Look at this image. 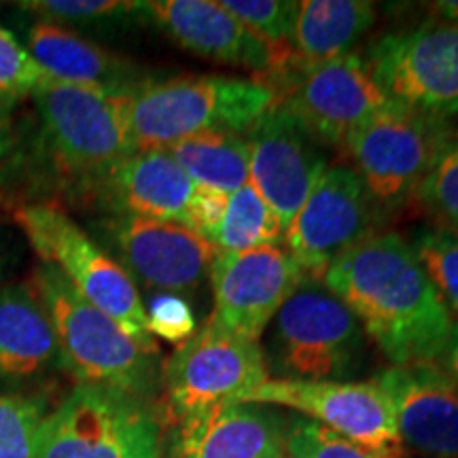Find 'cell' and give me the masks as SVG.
<instances>
[{
    "label": "cell",
    "instance_id": "cell-1",
    "mask_svg": "<svg viewBox=\"0 0 458 458\" xmlns=\"http://www.w3.org/2000/svg\"><path fill=\"white\" fill-rule=\"evenodd\" d=\"M351 308L369 342L393 365L437 360L454 327L408 238L376 233L320 280Z\"/></svg>",
    "mask_w": 458,
    "mask_h": 458
},
{
    "label": "cell",
    "instance_id": "cell-2",
    "mask_svg": "<svg viewBox=\"0 0 458 458\" xmlns=\"http://www.w3.org/2000/svg\"><path fill=\"white\" fill-rule=\"evenodd\" d=\"M125 96L51 79L32 94L38 117L32 157L45 181L68 199L83 202L102 174L134 153Z\"/></svg>",
    "mask_w": 458,
    "mask_h": 458
},
{
    "label": "cell",
    "instance_id": "cell-3",
    "mask_svg": "<svg viewBox=\"0 0 458 458\" xmlns=\"http://www.w3.org/2000/svg\"><path fill=\"white\" fill-rule=\"evenodd\" d=\"M128 130L136 151H165L208 131L246 134L278 105L259 79L198 74L145 79L128 91Z\"/></svg>",
    "mask_w": 458,
    "mask_h": 458
},
{
    "label": "cell",
    "instance_id": "cell-4",
    "mask_svg": "<svg viewBox=\"0 0 458 458\" xmlns=\"http://www.w3.org/2000/svg\"><path fill=\"white\" fill-rule=\"evenodd\" d=\"M54 325L66 369L77 385L108 388L151 401L162 388L159 354L148 352L111 317L83 300L49 263L28 280Z\"/></svg>",
    "mask_w": 458,
    "mask_h": 458
},
{
    "label": "cell",
    "instance_id": "cell-5",
    "mask_svg": "<svg viewBox=\"0 0 458 458\" xmlns=\"http://www.w3.org/2000/svg\"><path fill=\"white\" fill-rule=\"evenodd\" d=\"M267 369L278 380L351 382L363 369L369 337L351 308L306 278L266 329Z\"/></svg>",
    "mask_w": 458,
    "mask_h": 458
},
{
    "label": "cell",
    "instance_id": "cell-6",
    "mask_svg": "<svg viewBox=\"0 0 458 458\" xmlns=\"http://www.w3.org/2000/svg\"><path fill=\"white\" fill-rule=\"evenodd\" d=\"M13 216L43 263L54 266L83 300L111 317L145 351L159 354L157 340L148 331L139 286L62 206L20 204Z\"/></svg>",
    "mask_w": 458,
    "mask_h": 458
},
{
    "label": "cell",
    "instance_id": "cell-7",
    "mask_svg": "<svg viewBox=\"0 0 458 458\" xmlns=\"http://www.w3.org/2000/svg\"><path fill=\"white\" fill-rule=\"evenodd\" d=\"M164 433L151 401L77 385L45 418L37 458H162Z\"/></svg>",
    "mask_w": 458,
    "mask_h": 458
},
{
    "label": "cell",
    "instance_id": "cell-8",
    "mask_svg": "<svg viewBox=\"0 0 458 458\" xmlns=\"http://www.w3.org/2000/svg\"><path fill=\"white\" fill-rule=\"evenodd\" d=\"M270 380L259 342L223 334L208 323L179 344L162 369L164 422L242 401L250 391Z\"/></svg>",
    "mask_w": 458,
    "mask_h": 458
},
{
    "label": "cell",
    "instance_id": "cell-9",
    "mask_svg": "<svg viewBox=\"0 0 458 458\" xmlns=\"http://www.w3.org/2000/svg\"><path fill=\"white\" fill-rule=\"evenodd\" d=\"M365 60L394 105L458 123V28L435 20L385 34Z\"/></svg>",
    "mask_w": 458,
    "mask_h": 458
},
{
    "label": "cell",
    "instance_id": "cell-10",
    "mask_svg": "<svg viewBox=\"0 0 458 458\" xmlns=\"http://www.w3.org/2000/svg\"><path fill=\"white\" fill-rule=\"evenodd\" d=\"M454 125L391 106L352 131L344 147L380 210H397L416 196Z\"/></svg>",
    "mask_w": 458,
    "mask_h": 458
},
{
    "label": "cell",
    "instance_id": "cell-11",
    "mask_svg": "<svg viewBox=\"0 0 458 458\" xmlns=\"http://www.w3.org/2000/svg\"><path fill=\"white\" fill-rule=\"evenodd\" d=\"M88 233L134 283L156 293H196L216 255L208 240L174 221L105 215L91 223Z\"/></svg>",
    "mask_w": 458,
    "mask_h": 458
},
{
    "label": "cell",
    "instance_id": "cell-12",
    "mask_svg": "<svg viewBox=\"0 0 458 458\" xmlns=\"http://www.w3.org/2000/svg\"><path fill=\"white\" fill-rule=\"evenodd\" d=\"M377 206L351 165H329L284 229L283 249L303 276L323 280L337 259L376 236Z\"/></svg>",
    "mask_w": 458,
    "mask_h": 458
},
{
    "label": "cell",
    "instance_id": "cell-13",
    "mask_svg": "<svg viewBox=\"0 0 458 458\" xmlns=\"http://www.w3.org/2000/svg\"><path fill=\"white\" fill-rule=\"evenodd\" d=\"M242 401L297 411L377 458H410L391 401L376 382H308L270 376Z\"/></svg>",
    "mask_w": 458,
    "mask_h": 458
},
{
    "label": "cell",
    "instance_id": "cell-14",
    "mask_svg": "<svg viewBox=\"0 0 458 458\" xmlns=\"http://www.w3.org/2000/svg\"><path fill=\"white\" fill-rule=\"evenodd\" d=\"M280 105L320 145H342L348 136L394 106L360 54L303 68L283 85Z\"/></svg>",
    "mask_w": 458,
    "mask_h": 458
},
{
    "label": "cell",
    "instance_id": "cell-15",
    "mask_svg": "<svg viewBox=\"0 0 458 458\" xmlns=\"http://www.w3.org/2000/svg\"><path fill=\"white\" fill-rule=\"evenodd\" d=\"M213 314L206 323L223 334L259 342L283 303L306 276L283 246L240 253L216 250L208 272Z\"/></svg>",
    "mask_w": 458,
    "mask_h": 458
},
{
    "label": "cell",
    "instance_id": "cell-16",
    "mask_svg": "<svg viewBox=\"0 0 458 458\" xmlns=\"http://www.w3.org/2000/svg\"><path fill=\"white\" fill-rule=\"evenodd\" d=\"M140 20L189 54L255 72L266 85L274 79L278 83L289 71V47L263 43L215 0H148L142 3Z\"/></svg>",
    "mask_w": 458,
    "mask_h": 458
},
{
    "label": "cell",
    "instance_id": "cell-17",
    "mask_svg": "<svg viewBox=\"0 0 458 458\" xmlns=\"http://www.w3.org/2000/svg\"><path fill=\"white\" fill-rule=\"evenodd\" d=\"M244 136L250 153V185L286 229L329 168L325 145L280 102Z\"/></svg>",
    "mask_w": 458,
    "mask_h": 458
},
{
    "label": "cell",
    "instance_id": "cell-18",
    "mask_svg": "<svg viewBox=\"0 0 458 458\" xmlns=\"http://www.w3.org/2000/svg\"><path fill=\"white\" fill-rule=\"evenodd\" d=\"M401 442L422 458H458V385L437 360L391 365L376 376Z\"/></svg>",
    "mask_w": 458,
    "mask_h": 458
},
{
    "label": "cell",
    "instance_id": "cell-19",
    "mask_svg": "<svg viewBox=\"0 0 458 458\" xmlns=\"http://www.w3.org/2000/svg\"><path fill=\"white\" fill-rule=\"evenodd\" d=\"M286 427L280 408L223 403L165 427L162 458H286Z\"/></svg>",
    "mask_w": 458,
    "mask_h": 458
},
{
    "label": "cell",
    "instance_id": "cell-20",
    "mask_svg": "<svg viewBox=\"0 0 458 458\" xmlns=\"http://www.w3.org/2000/svg\"><path fill=\"white\" fill-rule=\"evenodd\" d=\"M198 185L168 151H136L91 185L83 202L105 215L174 221L189 227Z\"/></svg>",
    "mask_w": 458,
    "mask_h": 458
},
{
    "label": "cell",
    "instance_id": "cell-21",
    "mask_svg": "<svg viewBox=\"0 0 458 458\" xmlns=\"http://www.w3.org/2000/svg\"><path fill=\"white\" fill-rule=\"evenodd\" d=\"M62 369L57 337L30 283L0 286V385L3 391L43 380Z\"/></svg>",
    "mask_w": 458,
    "mask_h": 458
},
{
    "label": "cell",
    "instance_id": "cell-22",
    "mask_svg": "<svg viewBox=\"0 0 458 458\" xmlns=\"http://www.w3.org/2000/svg\"><path fill=\"white\" fill-rule=\"evenodd\" d=\"M24 47L45 77L57 83L130 91L145 81L139 68L71 28L34 20L26 28Z\"/></svg>",
    "mask_w": 458,
    "mask_h": 458
},
{
    "label": "cell",
    "instance_id": "cell-23",
    "mask_svg": "<svg viewBox=\"0 0 458 458\" xmlns=\"http://www.w3.org/2000/svg\"><path fill=\"white\" fill-rule=\"evenodd\" d=\"M374 21L376 4L369 0H303L289 37L291 68L280 85L303 68L352 54Z\"/></svg>",
    "mask_w": 458,
    "mask_h": 458
},
{
    "label": "cell",
    "instance_id": "cell-24",
    "mask_svg": "<svg viewBox=\"0 0 458 458\" xmlns=\"http://www.w3.org/2000/svg\"><path fill=\"white\" fill-rule=\"evenodd\" d=\"M198 187L233 193L250 182V153L244 134L208 131L165 148Z\"/></svg>",
    "mask_w": 458,
    "mask_h": 458
},
{
    "label": "cell",
    "instance_id": "cell-25",
    "mask_svg": "<svg viewBox=\"0 0 458 458\" xmlns=\"http://www.w3.org/2000/svg\"><path fill=\"white\" fill-rule=\"evenodd\" d=\"M283 236V223L249 182L229 193L225 213L208 236V242L219 253H240L259 246H276Z\"/></svg>",
    "mask_w": 458,
    "mask_h": 458
},
{
    "label": "cell",
    "instance_id": "cell-26",
    "mask_svg": "<svg viewBox=\"0 0 458 458\" xmlns=\"http://www.w3.org/2000/svg\"><path fill=\"white\" fill-rule=\"evenodd\" d=\"M408 242L452 318L458 320V229L437 223L420 225L414 227Z\"/></svg>",
    "mask_w": 458,
    "mask_h": 458
},
{
    "label": "cell",
    "instance_id": "cell-27",
    "mask_svg": "<svg viewBox=\"0 0 458 458\" xmlns=\"http://www.w3.org/2000/svg\"><path fill=\"white\" fill-rule=\"evenodd\" d=\"M47 414L45 399L0 388V458H37Z\"/></svg>",
    "mask_w": 458,
    "mask_h": 458
},
{
    "label": "cell",
    "instance_id": "cell-28",
    "mask_svg": "<svg viewBox=\"0 0 458 458\" xmlns=\"http://www.w3.org/2000/svg\"><path fill=\"white\" fill-rule=\"evenodd\" d=\"M17 9L30 13L34 20L55 26H105L139 17L142 3L134 0H24Z\"/></svg>",
    "mask_w": 458,
    "mask_h": 458
},
{
    "label": "cell",
    "instance_id": "cell-29",
    "mask_svg": "<svg viewBox=\"0 0 458 458\" xmlns=\"http://www.w3.org/2000/svg\"><path fill=\"white\" fill-rule=\"evenodd\" d=\"M414 198L437 225L458 229V128L437 153Z\"/></svg>",
    "mask_w": 458,
    "mask_h": 458
},
{
    "label": "cell",
    "instance_id": "cell-30",
    "mask_svg": "<svg viewBox=\"0 0 458 458\" xmlns=\"http://www.w3.org/2000/svg\"><path fill=\"white\" fill-rule=\"evenodd\" d=\"M223 9L233 15L246 30L274 49L289 47L300 3L293 0H221Z\"/></svg>",
    "mask_w": 458,
    "mask_h": 458
},
{
    "label": "cell",
    "instance_id": "cell-31",
    "mask_svg": "<svg viewBox=\"0 0 458 458\" xmlns=\"http://www.w3.org/2000/svg\"><path fill=\"white\" fill-rule=\"evenodd\" d=\"M286 458H377L360 445L331 433L310 418L293 416L286 427Z\"/></svg>",
    "mask_w": 458,
    "mask_h": 458
},
{
    "label": "cell",
    "instance_id": "cell-32",
    "mask_svg": "<svg viewBox=\"0 0 458 458\" xmlns=\"http://www.w3.org/2000/svg\"><path fill=\"white\" fill-rule=\"evenodd\" d=\"M45 79L47 77L28 54L24 43L0 26V96L17 105L26 96H32Z\"/></svg>",
    "mask_w": 458,
    "mask_h": 458
},
{
    "label": "cell",
    "instance_id": "cell-33",
    "mask_svg": "<svg viewBox=\"0 0 458 458\" xmlns=\"http://www.w3.org/2000/svg\"><path fill=\"white\" fill-rule=\"evenodd\" d=\"M147 325L153 337L165 342L182 344L196 334V317L187 297L156 293L151 301L145 303Z\"/></svg>",
    "mask_w": 458,
    "mask_h": 458
},
{
    "label": "cell",
    "instance_id": "cell-34",
    "mask_svg": "<svg viewBox=\"0 0 458 458\" xmlns=\"http://www.w3.org/2000/svg\"><path fill=\"white\" fill-rule=\"evenodd\" d=\"M227 199V193L198 187L196 199H193L191 204V213H189V227L208 240L213 229L219 225L223 213H225Z\"/></svg>",
    "mask_w": 458,
    "mask_h": 458
},
{
    "label": "cell",
    "instance_id": "cell-35",
    "mask_svg": "<svg viewBox=\"0 0 458 458\" xmlns=\"http://www.w3.org/2000/svg\"><path fill=\"white\" fill-rule=\"evenodd\" d=\"M15 102L0 96V159L7 157L15 147V123H13Z\"/></svg>",
    "mask_w": 458,
    "mask_h": 458
},
{
    "label": "cell",
    "instance_id": "cell-36",
    "mask_svg": "<svg viewBox=\"0 0 458 458\" xmlns=\"http://www.w3.org/2000/svg\"><path fill=\"white\" fill-rule=\"evenodd\" d=\"M437 363L454 377L458 385V320H454V327H452V334L445 342L442 354L437 357Z\"/></svg>",
    "mask_w": 458,
    "mask_h": 458
},
{
    "label": "cell",
    "instance_id": "cell-37",
    "mask_svg": "<svg viewBox=\"0 0 458 458\" xmlns=\"http://www.w3.org/2000/svg\"><path fill=\"white\" fill-rule=\"evenodd\" d=\"M431 9L437 15V21L458 28V0H439L431 4Z\"/></svg>",
    "mask_w": 458,
    "mask_h": 458
},
{
    "label": "cell",
    "instance_id": "cell-38",
    "mask_svg": "<svg viewBox=\"0 0 458 458\" xmlns=\"http://www.w3.org/2000/svg\"><path fill=\"white\" fill-rule=\"evenodd\" d=\"M0 274H3V257H0Z\"/></svg>",
    "mask_w": 458,
    "mask_h": 458
}]
</instances>
